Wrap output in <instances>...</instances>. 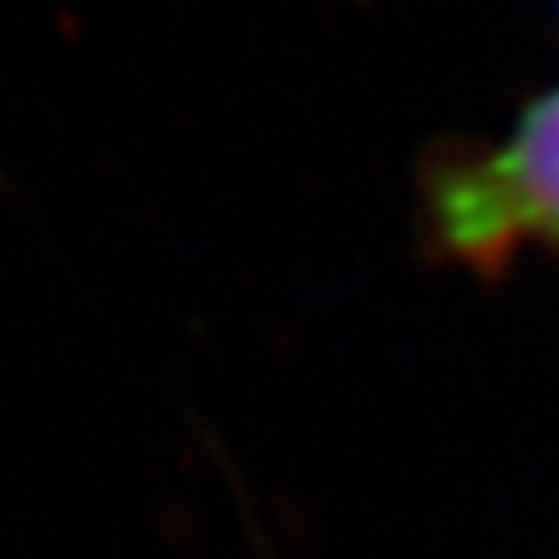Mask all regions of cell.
Returning <instances> with one entry per match:
<instances>
[{"mask_svg":"<svg viewBox=\"0 0 559 559\" xmlns=\"http://www.w3.org/2000/svg\"><path fill=\"white\" fill-rule=\"evenodd\" d=\"M433 224L448 252L499 261L518 242H559V90L532 103L513 135L433 182Z\"/></svg>","mask_w":559,"mask_h":559,"instance_id":"1","label":"cell"}]
</instances>
